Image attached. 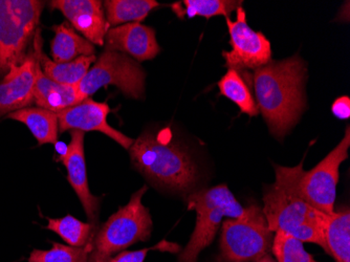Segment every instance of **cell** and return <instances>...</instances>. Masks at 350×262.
<instances>
[{
	"mask_svg": "<svg viewBox=\"0 0 350 262\" xmlns=\"http://www.w3.org/2000/svg\"><path fill=\"white\" fill-rule=\"evenodd\" d=\"M306 62L299 55L271 61L254 72L257 106L276 139L288 135L306 109Z\"/></svg>",
	"mask_w": 350,
	"mask_h": 262,
	"instance_id": "cell-1",
	"label": "cell"
},
{
	"mask_svg": "<svg viewBox=\"0 0 350 262\" xmlns=\"http://www.w3.org/2000/svg\"><path fill=\"white\" fill-rule=\"evenodd\" d=\"M275 172L276 181L265 187L261 208L271 231L284 232L300 241L318 244L325 251L323 222L326 214L297 193L292 168L275 165Z\"/></svg>",
	"mask_w": 350,
	"mask_h": 262,
	"instance_id": "cell-2",
	"label": "cell"
},
{
	"mask_svg": "<svg viewBox=\"0 0 350 262\" xmlns=\"http://www.w3.org/2000/svg\"><path fill=\"white\" fill-rule=\"evenodd\" d=\"M135 169L161 188L188 192L198 181V169L191 155L173 141L169 130L145 131L129 148Z\"/></svg>",
	"mask_w": 350,
	"mask_h": 262,
	"instance_id": "cell-3",
	"label": "cell"
},
{
	"mask_svg": "<svg viewBox=\"0 0 350 262\" xmlns=\"http://www.w3.org/2000/svg\"><path fill=\"white\" fill-rule=\"evenodd\" d=\"M187 205L189 210L196 212V224L186 247L178 254V262H198L200 254L215 238L224 218H241L245 212V207L226 184L191 192Z\"/></svg>",
	"mask_w": 350,
	"mask_h": 262,
	"instance_id": "cell-4",
	"label": "cell"
},
{
	"mask_svg": "<svg viewBox=\"0 0 350 262\" xmlns=\"http://www.w3.org/2000/svg\"><path fill=\"white\" fill-rule=\"evenodd\" d=\"M147 186L133 193L126 206L120 208L98 228L90 257L96 262H107L113 255L139 241H148L152 233V218L142 198Z\"/></svg>",
	"mask_w": 350,
	"mask_h": 262,
	"instance_id": "cell-5",
	"label": "cell"
},
{
	"mask_svg": "<svg viewBox=\"0 0 350 262\" xmlns=\"http://www.w3.org/2000/svg\"><path fill=\"white\" fill-rule=\"evenodd\" d=\"M273 238L262 209L250 205L241 218L222 222L219 254L213 262H257L272 252Z\"/></svg>",
	"mask_w": 350,
	"mask_h": 262,
	"instance_id": "cell-6",
	"label": "cell"
},
{
	"mask_svg": "<svg viewBox=\"0 0 350 262\" xmlns=\"http://www.w3.org/2000/svg\"><path fill=\"white\" fill-rule=\"evenodd\" d=\"M350 146L349 126L342 141L316 167L304 170V161L292 167L297 193L320 212L330 215L335 212L340 165L348 157Z\"/></svg>",
	"mask_w": 350,
	"mask_h": 262,
	"instance_id": "cell-7",
	"label": "cell"
},
{
	"mask_svg": "<svg viewBox=\"0 0 350 262\" xmlns=\"http://www.w3.org/2000/svg\"><path fill=\"white\" fill-rule=\"evenodd\" d=\"M42 1L0 0V75L23 60V52L38 27Z\"/></svg>",
	"mask_w": 350,
	"mask_h": 262,
	"instance_id": "cell-8",
	"label": "cell"
},
{
	"mask_svg": "<svg viewBox=\"0 0 350 262\" xmlns=\"http://www.w3.org/2000/svg\"><path fill=\"white\" fill-rule=\"evenodd\" d=\"M145 79L144 70L133 58L123 53L105 51L76 88L83 99L107 86H115L126 96L141 99L145 94Z\"/></svg>",
	"mask_w": 350,
	"mask_h": 262,
	"instance_id": "cell-9",
	"label": "cell"
},
{
	"mask_svg": "<svg viewBox=\"0 0 350 262\" xmlns=\"http://www.w3.org/2000/svg\"><path fill=\"white\" fill-rule=\"evenodd\" d=\"M236 12L235 21H232L230 17L226 18L232 47L230 52H222L226 66L238 73L262 68L272 61L271 42L261 31H254L249 27L243 8H238Z\"/></svg>",
	"mask_w": 350,
	"mask_h": 262,
	"instance_id": "cell-10",
	"label": "cell"
},
{
	"mask_svg": "<svg viewBox=\"0 0 350 262\" xmlns=\"http://www.w3.org/2000/svg\"><path fill=\"white\" fill-rule=\"evenodd\" d=\"M109 112L110 108L107 103L96 102L90 98L84 99L77 105L57 112L59 133H64L66 130H80L83 133L99 131L129 150L135 141L108 124Z\"/></svg>",
	"mask_w": 350,
	"mask_h": 262,
	"instance_id": "cell-11",
	"label": "cell"
},
{
	"mask_svg": "<svg viewBox=\"0 0 350 262\" xmlns=\"http://www.w3.org/2000/svg\"><path fill=\"white\" fill-rule=\"evenodd\" d=\"M52 9L62 12L74 29L84 35L92 44L104 45L109 25L106 21L103 3L99 0H54Z\"/></svg>",
	"mask_w": 350,
	"mask_h": 262,
	"instance_id": "cell-12",
	"label": "cell"
},
{
	"mask_svg": "<svg viewBox=\"0 0 350 262\" xmlns=\"http://www.w3.org/2000/svg\"><path fill=\"white\" fill-rule=\"evenodd\" d=\"M104 45L106 51L129 55L139 62L155 58L161 51L154 29L139 23H126L108 29Z\"/></svg>",
	"mask_w": 350,
	"mask_h": 262,
	"instance_id": "cell-13",
	"label": "cell"
},
{
	"mask_svg": "<svg viewBox=\"0 0 350 262\" xmlns=\"http://www.w3.org/2000/svg\"><path fill=\"white\" fill-rule=\"evenodd\" d=\"M72 141L70 151L66 159L61 163L68 170V181L74 189L79 200L85 211L90 224H98L100 202L101 198L90 193L88 186V172H86L85 153H84V133L80 130H70Z\"/></svg>",
	"mask_w": 350,
	"mask_h": 262,
	"instance_id": "cell-14",
	"label": "cell"
},
{
	"mask_svg": "<svg viewBox=\"0 0 350 262\" xmlns=\"http://www.w3.org/2000/svg\"><path fill=\"white\" fill-rule=\"evenodd\" d=\"M35 56L14 65L0 83V117L27 107L33 102L35 81Z\"/></svg>",
	"mask_w": 350,
	"mask_h": 262,
	"instance_id": "cell-15",
	"label": "cell"
},
{
	"mask_svg": "<svg viewBox=\"0 0 350 262\" xmlns=\"http://www.w3.org/2000/svg\"><path fill=\"white\" fill-rule=\"evenodd\" d=\"M34 72L33 102H35L38 107L59 112L83 101L84 99L79 94L76 86H63L49 78L42 72L40 62L36 56Z\"/></svg>",
	"mask_w": 350,
	"mask_h": 262,
	"instance_id": "cell-16",
	"label": "cell"
},
{
	"mask_svg": "<svg viewBox=\"0 0 350 262\" xmlns=\"http://www.w3.org/2000/svg\"><path fill=\"white\" fill-rule=\"evenodd\" d=\"M34 54L40 62L42 72L55 82L63 86H77L90 70V65L96 62V56H82L70 62H55L42 50L40 31L34 35Z\"/></svg>",
	"mask_w": 350,
	"mask_h": 262,
	"instance_id": "cell-17",
	"label": "cell"
},
{
	"mask_svg": "<svg viewBox=\"0 0 350 262\" xmlns=\"http://www.w3.org/2000/svg\"><path fill=\"white\" fill-rule=\"evenodd\" d=\"M325 252L336 262H350V211L345 208L326 214L323 222Z\"/></svg>",
	"mask_w": 350,
	"mask_h": 262,
	"instance_id": "cell-18",
	"label": "cell"
},
{
	"mask_svg": "<svg viewBox=\"0 0 350 262\" xmlns=\"http://www.w3.org/2000/svg\"><path fill=\"white\" fill-rule=\"evenodd\" d=\"M8 119L25 124L39 146L58 141L59 120L57 112L40 107H25L7 114Z\"/></svg>",
	"mask_w": 350,
	"mask_h": 262,
	"instance_id": "cell-19",
	"label": "cell"
},
{
	"mask_svg": "<svg viewBox=\"0 0 350 262\" xmlns=\"http://www.w3.org/2000/svg\"><path fill=\"white\" fill-rule=\"evenodd\" d=\"M53 29L55 37L51 43V51L55 62H70L79 57L94 56V45L80 36L68 21L55 25Z\"/></svg>",
	"mask_w": 350,
	"mask_h": 262,
	"instance_id": "cell-20",
	"label": "cell"
},
{
	"mask_svg": "<svg viewBox=\"0 0 350 262\" xmlns=\"http://www.w3.org/2000/svg\"><path fill=\"white\" fill-rule=\"evenodd\" d=\"M99 224L83 222L72 215L62 218H49L45 228L55 232L70 247L84 248L94 240Z\"/></svg>",
	"mask_w": 350,
	"mask_h": 262,
	"instance_id": "cell-21",
	"label": "cell"
},
{
	"mask_svg": "<svg viewBox=\"0 0 350 262\" xmlns=\"http://www.w3.org/2000/svg\"><path fill=\"white\" fill-rule=\"evenodd\" d=\"M218 88L219 94L234 102L243 114L251 118L259 114L256 101L241 73L228 70L218 82Z\"/></svg>",
	"mask_w": 350,
	"mask_h": 262,
	"instance_id": "cell-22",
	"label": "cell"
},
{
	"mask_svg": "<svg viewBox=\"0 0 350 262\" xmlns=\"http://www.w3.org/2000/svg\"><path fill=\"white\" fill-rule=\"evenodd\" d=\"M159 5L155 0H107L104 1L106 21L109 25L139 23Z\"/></svg>",
	"mask_w": 350,
	"mask_h": 262,
	"instance_id": "cell-23",
	"label": "cell"
},
{
	"mask_svg": "<svg viewBox=\"0 0 350 262\" xmlns=\"http://www.w3.org/2000/svg\"><path fill=\"white\" fill-rule=\"evenodd\" d=\"M241 3L243 1L234 0H185L173 3L171 9L180 19L185 17L193 18L196 16H202L206 19L214 16H225L227 18L232 12L241 7Z\"/></svg>",
	"mask_w": 350,
	"mask_h": 262,
	"instance_id": "cell-24",
	"label": "cell"
},
{
	"mask_svg": "<svg viewBox=\"0 0 350 262\" xmlns=\"http://www.w3.org/2000/svg\"><path fill=\"white\" fill-rule=\"evenodd\" d=\"M94 249V240L84 248L70 247L53 242L49 251L34 250L29 255V262H88Z\"/></svg>",
	"mask_w": 350,
	"mask_h": 262,
	"instance_id": "cell-25",
	"label": "cell"
},
{
	"mask_svg": "<svg viewBox=\"0 0 350 262\" xmlns=\"http://www.w3.org/2000/svg\"><path fill=\"white\" fill-rule=\"evenodd\" d=\"M272 253L278 262H318L306 251L304 242L281 231L275 232Z\"/></svg>",
	"mask_w": 350,
	"mask_h": 262,
	"instance_id": "cell-26",
	"label": "cell"
},
{
	"mask_svg": "<svg viewBox=\"0 0 350 262\" xmlns=\"http://www.w3.org/2000/svg\"><path fill=\"white\" fill-rule=\"evenodd\" d=\"M332 112L339 119H348L349 118V99L347 96H342L332 105Z\"/></svg>",
	"mask_w": 350,
	"mask_h": 262,
	"instance_id": "cell-27",
	"label": "cell"
},
{
	"mask_svg": "<svg viewBox=\"0 0 350 262\" xmlns=\"http://www.w3.org/2000/svg\"><path fill=\"white\" fill-rule=\"evenodd\" d=\"M55 145V150H56L57 155H58V159L57 161H62L63 159H66V155H68V151H70V146L66 145L64 142L57 141Z\"/></svg>",
	"mask_w": 350,
	"mask_h": 262,
	"instance_id": "cell-28",
	"label": "cell"
},
{
	"mask_svg": "<svg viewBox=\"0 0 350 262\" xmlns=\"http://www.w3.org/2000/svg\"><path fill=\"white\" fill-rule=\"evenodd\" d=\"M257 262H276L274 260V258L272 257L271 255H267L265 256V257L261 258V259H259Z\"/></svg>",
	"mask_w": 350,
	"mask_h": 262,
	"instance_id": "cell-29",
	"label": "cell"
},
{
	"mask_svg": "<svg viewBox=\"0 0 350 262\" xmlns=\"http://www.w3.org/2000/svg\"><path fill=\"white\" fill-rule=\"evenodd\" d=\"M88 262H96V261H94V260L92 259V258L90 257V259H88Z\"/></svg>",
	"mask_w": 350,
	"mask_h": 262,
	"instance_id": "cell-30",
	"label": "cell"
}]
</instances>
